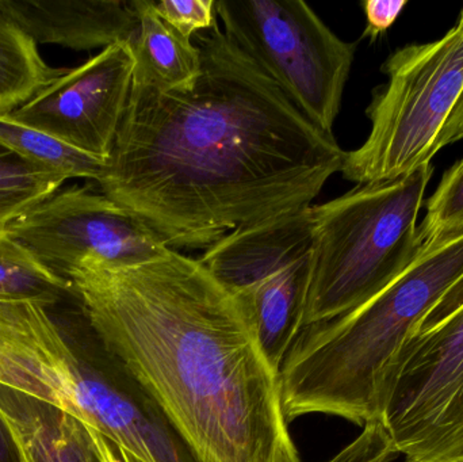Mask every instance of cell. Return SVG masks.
<instances>
[{"mask_svg":"<svg viewBox=\"0 0 463 462\" xmlns=\"http://www.w3.org/2000/svg\"><path fill=\"white\" fill-rule=\"evenodd\" d=\"M197 45L203 68L189 90L133 83L98 182L175 251L307 208L347 154L219 24Z\"/></svg>","mask_w":463,"mask_h":462,"instance_id":"cell-1","label":"cell"},{"mask_svg":"<svg viewBox=\"0 0 463 462\" xmlns=\"http://www.w3.org/2000/svg\"><path fill=\"white\" fill-rule=\"evenodd\" d=\"M87 325L197 462H301L239 293L175 250L70 279Z\"/></svg>","mask_w":463,"mask_h":462,"instance_id":"cell-2","label":"cell"},{"mask_svg":"<svg viewBox=\"0 0 463 462\" xmlns=\"http://www.w3.org/2000/svg\"><path fill=\"white\" fill-rule=\"evenodd\" d=\"M463 277V233L424 246L412 266L350 314L302 328L279 369L288 422L305 415L378 420V382L411 328Z\"/></svg>","mask_w":463,"mask_h":462,"instance_id":"cell-3","label":"cell"},{"mask_svg":"<svg viewBox=\"0 0 463 462\" xmlns=\"http://www.w3.org/2000/svg\"><path fill=\"white\" fill-rule=\"evenodd\" d=\"M358 184L312 205V255L302 328L355 311L405 273L423 251L418 220L434 175ZM301 328V330H302Z\"/></svg>","mask_w":463,"mask_h":462,"instance_id":"cell-4","label":"cell"},{"mask_svg":"<svg viewBox=\"0 0 463 462\" xmlns=\"http://www.w3.org/2000/svg\"><path fill=\"white\" fill-rule=\"evenodd\" d=\"M381 71L388 81L367 106L372 129L345 154L340 171L354 184L402 178L439 152L443 127L463 92V7L443 37L396 49Z\"/></svg>","mask_w":463,"mask_h":462,"instance_id":"cell-5","label":"cell"},{"mask_svg":"<svg viewBox=\"0 0 463 462\" xmlns=\"http://www.w3.org/2000/svg\"><path fill=\"white\" fill-rule=\"evenodd\" d=\"M378 420L405 462H463V303L411 328L381 373Z\"/></svg>","mask_w":463,"mask_h":462,"instance_id":"cell-6","label":"cell"},{"mask_svg":"<svg viewBox=\"0 0 463 462\" xmlns=\"http://www.w3.org/2000/svg\"><path fill=\"white\" fill-rule=\"evenodd\" d=\"M216 13L232 42L315 127L334 135L356 42L335 34L302 0H219Z\"/></svg>","mask_w":463,"mask_h":462,"instance_id":"cell-7","label":"cell"},{"mask_svg":"<svg viewBox=\"0 0 463 462\" xmlns=\"http://www.w3.org/2000/svg\"><path fill=\"white\" fill-rule=\"evenodd\" d=\"M312 230L310 205L237 228L198 258L248 304L264 353L278 372L302 328Z\"/></svg>","mask_w":463,"mask_h":462,"instance_id":"cell-8","label":"cell"},{"mask_svg":"<svg viewBox=\"0 0 463 462\" xmlns=\"http://www.w3.org/2000/svg\"><path fill=\"white\" fill-rule=\"evenodd\" d=\"M5 231L68 281L83 269L138 265L171 250L140 217L90 186L60 189Z\"/></svg>","mask_w":463,"mask_h":462,"instance_id":"cell-9","label":"cell"},{"mask_svg":"<svg viewBox=\"0 0 463 462\" xmlns=\"http://www.w3.org/2000/svg\"><path fill=\"white\" fill-rule=\"evenodd\" d=\"M0 388L34 399L99 430L113 391L103 369L65 338L46 306L0 300Z\"/></svg>","mask_w":463,"mask_h":462,"instance_id":"cell-10","label":"cell"},{"mask_svg":"<svg viewBox=\"0 0 463 462\" xmlns=\"http://www.w3.org/2000/svg\"><path fill=\"white\" fill-rule=\"evenodd\" d=\"M135 67L132 42L113 43L7 116L108 162L127 113Z\"/></svg>","mask_w":463,"mask_h":462,"instance_id":"cell-11","label":"cell"},{"mask_svg":"<svg viewBox=\"0 0 463 462\" xmlns=\"http://www.w3.org/2000/svg\"><path fill=\"white\" fill-rule=\"evenodd\" d=\"M0 10L35 43L76 51L132 42L138 29L133 0H0Z\"/></svg>","mask_w":463,"mask_h":462,"instance_id":"cell-12","label":"cell"},{"mask_svg":"<svg viewBox=\"0 0 463 462\" xmlns=\"http://www.w3.org/2000/svg\"><path fill=\"white\" fill-rule=\"evenodd\" d=\"M0 420L27 462H95L86 428L54 407L0 388Z\"/></svg>","mask_w":463,"mask_h":462,"instance_id":"cell-13","label":"cell"},{"mask_svg":"<svg viewBox=\"0 0 463 462\" xmlns=\"http://www.w3.org/2000/svg\"><path fill=\"white\" fill-rule=\"evenodd\" d=\"M138 29L132 41L136 67L133 83L160 91H184L197 81L203 68L197 43L171 29L155 10L154 0H133Z\"/></svg>","mask_w":463,"mask_h":462,"instance_id":"cell-14","label":"cell"},{"mask_svg":"<svg viewBox=\"0 0 463 462\" xmlns=\"http://www.w3.org/2000/svg\"><path fill=\"white\" fill-rule=\"evenodd\" d=\"M65 71L48 65L37 43L0 10V116L32 99Z\"/></svg>","mask_w":463,"mask_h":462,"instance_id":"cell-15","label":"cell"},{"mask_svg":"<svg viewBox=\"0 0 463 462\" xmlns=\"http://www.w3.org/2000/svg\"><path fill=\"white\" fill-rule=\"evenodd\" d=\"M0 140L38 167L45 168L65 181L71 178L99 182L105 175V160L79 151L75 146L16 122L7 114L0 116Z\"/></svg>","mask_w":463,"mask_h":462,"instance_id":"cell-16","label":"cell"},{"mask_svg":"<svg viewBox=\"0 0 463 462\" xmlns=\"http://www.w3.org/2000/svg\"><path fill=\"white\" fill-rule=\"evenodd\" d=\"M72 293V282L51 273L0 231V300L34 301L49 308Z\"/></svg>","mask_w":463,"mask_h":462,"instance_id":"cell-17","label":"cell"},{"mask_svg":"<svg viewBox=\"0 0 463 462\" xmlns=\"http://www.w3.org/2000/svg\"><path fill=\"white\" fill-rule=\"evenodd\" d=\"M65 182L0 140V231L59 192Z\"/></svg>","mask_w":463,"mask_h":462,"instance_id":"cell-18","label":"cell"},{"mask_svg":"<svg viewBox=\"0 0 463 462\" xmlns=\"http://www.w3.org/2000/svg\"><path fill=\"white\" fill-rule=\"evenodd\" d=\"M419 231L424 246H435L463 233V159L451 165L426 201Z\"/></svg>","mask_w":463,"mask_h":462,"instance_id":"cell-19","label":"cell"},{"mask_svg":"<svg viewBox=\"0 0 463 462\" xmlns=\"http://www.w3.org/2000/svg\"><path fill=\"white\" fill-rule=\"evenodd\" d=\"M157 15L184 37L213 29L217 22L216 0H163L154 2Z\"/></svg>","mask_w":463,"mask_h":462,"instance_id":"cell-20","label":"cell"},{"mask_svg":"<svg viewBox=\"0 0 463 462\" xmlns=\"http://www.w3.org/2000/svg\"><path fill=\"white\" fill-rule=\"evenodd\" d=\"M391 434L380 420H372L362 433L328 462H392L399 457Z\"/></svg>","mask_w":463,"mask_h":462,"instance_id":"cell-21","label":"cell"},{"mask_svg":"<svg viewBox=\"0 0 463 462\" xmlns=\"http://www.w3.org/2000/svg\"><path fill=\"white\" fill-rule=\"evenodd\" d=\"M366 27L362 38H369L375 42L393 26L408 5V0H364L362 2Z\"/></svg>","mask_w":463,"mask_h":462,"instance_id":"cell-22","label":"cell"},{"mask_svg":"<svg viewBox=\"0 0 463 462\" xmlns=\"http://www.w3.org/2000/svg\"><path fill=\"white\" fill-rule=\"evenodd\" d=\"M95 462H143L94 429L86 428Z\"/></svg>","mask_w":463,"mask_h":462,"instance_id":"cell-23","label":"cell"},{"mask_svg":"<svg viewBox=\"0 0 463 462\" xmlns=\"http://www.w3.org/2000/svg\"><path fill=\"white\" fill-rule=\"evenodd\" d=\"M463 303V277L440 297V300L421 317L420 322H432L445 316Z\"/></svg>","mask_w":463,"mask_h":462,"instance_id":"cell-24","label":"cell"},{"mask_svg":"<svg viewBox=\"0 0 463 462\" xmlns=\"http://www.w3.org/2000/svg\"><path fill=\"white\" fill-rule=\"evenodd\" d=\"M463 140V92L457 105L454 106L448 122L443 127L442 135L439 137V151L451 144Z\"/></svg>","mask_w":463,"mask_h":462,"instance_id":"cell-25","label":"cell"},{"mask_svg":"<svg viewBox=\"0 0 463 462\" xmlns=\"http://www.w3.org/2000/svg\"><path fill=\"white\" fill-rule=\"evenodd\" d=\"M0 462H22L18 449L2 420H0Z\"/></svg>","mask_w":463,"mask_h":462,"instance_id":"cell-26","label":"cell"},{"mask_svg":"<svg viewBox=\"0 0 463 462\" xmlns=\"http://www.w3.org/2000/svg\"><path fill=\"white\" fill-rule=\"evenodd\" d=\"M22 462H26V461H24V460H22Z\"/></svg>","mask_w":463,"mask_h":462,"instance_id":"cell-27","label":"cell"}]
</instances>
